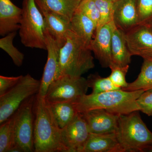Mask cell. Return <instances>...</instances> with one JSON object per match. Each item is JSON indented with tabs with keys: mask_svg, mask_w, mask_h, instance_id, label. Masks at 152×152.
Returning <instances> with one entry per match:
<instances>
[{
	"mask_svg": "<svg viewBox=\"0 0 152 152\" xmlns=\"http://www.w3.org/2000/svg\"><path fill=\"white\" fill-rule=\"evenodd\" d=\"M17 31L13 32L0 39V48L11 57L16 66H21L23 62L24 55L14 46L13 40Z\"/></svg>",
	"mask_w": 152,
	"mask_h": 152,
	"instance_id": "obj_24",
	"label": "cell"
},
{
	"mask_svg": "<svg viewBox=\"0 0 152 152\" xmlns=\"http://www.w3.org/2000/svg\"><path fill=\"white\" fill-rule=\"evenodd\" d=\"M89 87L83 77L61 75L51 84L45 96L50 104L74 102L86 94Z\"/></svg>",
	"mask_w": 152,
	"mask_h": 152,
	"instance_id": "obj_8",
	"label": "cell"
},
{
	"mask_svg": "<svg viewBox=\"0 0 152 152\" xmlns=\"http://www.w3.org/2000/svg\"><path fill=\"white\" fill-rule=\"evenodd\" d=\"M140 111L151 116L152 111V89L144 92L137 100Z\"/></svg>",
	"mask_w": 152,
	"mask_h": 152,
	"instance_id": "obj_30",
	"label": "cell"
},
{
	"mask_svg": "<svg viewBox=\"0 0 152 152\" xmlns=\"http://www.w3.org/2000/svg\"><path fill=\"white\" fill-rule=\"evenodd\" d=\"M90 133H116L120 115L104 109H95L81 113Z\"/></svg>",
	"mask_w": 152,
	"mask_h": 152,
	"instance_id": "obj_13",
	"label": "cell"
},
{
	"mask_svg": "<svg viewBox=\"0 0 152 152\" xmlns=\"http://www.w3.org/2000/svg\"><path fill=\"white\" fill-rule=\"evenodd\" d=\"M23 9L10 0H0V35L4 37L20 27Z\"/></svg>",
	"mask_w": 152,
	"mask_h": 152,
	"instance_id": "obj_16",
	"label": "cell"
},
{
	"mask_svg": "<svg viewBox=\"0 0 152 152\" xmlns=\"http://www.w3.org/2000/svg\"><path fill=\"white\" fill-rule=\"evenodd\" d=\"M110 1H113V2H115V1H118V0H110Z\"/></svg>",
	"mask_w": 152,
	"mask_h": 152,
	"instance_id": "obj_34",
	"label": "cell"
},
{
	"mask_svg": "<svg viewBox=\"0 0 152 152\" xmlns=\"http://www.w3.org/2000/svg\"><path fill=\"white\" fill-rule=\"evenodd\" d=\"M145 91H129L119 89L99 94L91 93L84 95L72 102L79 113L104 109L118 115H124L140 111L137 100Z\"/></svg>",
	"mask_w": 152,
	"mask_h": 152,
	"instance_id": "obj_2",
	"label": "cell"
},
{
	"mask_svg": "<svg viewBox=\"0 0 152 152\" xmlns=\"http://www.w3.org/2000/svg\"><path fill=\"white\" fill-rule=\"evenodd\" d=\"M15 113L0 126V152H10L15 145Z\"/></svg>",
	"mask_w": 152,
	"mask_h": 152,
	"instance_id": "obj_23",
	"label": "cell"
},
{
	"mask_svg": "<svg viewBox=\"0 0 152 152\" xmlns=\"http://www.w3.org/2000/svg\"><path fill=\"white\" fill-rule=\"evenodd\" d=\"M111 73L109 76L112 83L116 86L123 89L127 86L126 76L129 70V65L121 67L111 65L110 67Z\"/></svg>",
	"mask_w": 152,
	"mask_h": 152,
	"instance_id": "obj_28",
	"label": "cell"
},
{
	"mask_svg": "<svg viewBox=\"0 0 152 152\" xmlns=\"http://www.w3.org/2000/svg\"><path fill=\"white\" fill-rule=\"evenodd\" d=\"M137 10L138 24H151L152 23V0H137Z\"/></svg>",
	"mask_w": 152,
	"mask_h": 152,
	"instance_id": "obj_27",
	"label": "cell"
},
{
	"mask_svg": "<svg viewBox=\"0 0 152 152\" xmlns=\"http://www.w3.org/2000/svg\"><path fill=\"white\" fill-rule=\"evenodd\" d=\"M145 152H152V144L150 145L146 149L145 151Z\"/></svg>",
	"mask_w": 152,
	"mask_h": 152,
	"instance_id": "obj_32",
	"label": "cell"
},
{
	"mask_svg": "<svg viewBox=\"0 0 152 152\" xmlns=\"http://www.w3.org/2000/svg\"><path fill=\"white\" fill-rule=\"evenodd\" d=\"M116 27L113 21L96 29L90 48L103 68H110L112 64L111 45L113 33Z\"/></svg>",
	"mask_w": 152,
	"mask_h": 152,
	"instance_id": "obj_12",
	"label": "cell"
},
{
	"mask_svg": "<svg viewBox=\"0 0 152 152\" xmlns=\"http://www.w3.org/2000/svg\"><path fill=\"white\" fill-rule=\"evenodd\" d=\"M116 134L124 152H145L152 144V132L139 111L120 115Z\"/></svg>",
	"mask_w": 152,
	"mask_h": 152,
	"instance_id": "obj_4",
	"label": "cell"
},
{
	"mask_svg": "<svg viewBox=\"0 0 152 152\" xmlns=\"http://www.w3.org/2000/svg\"><path fill=\"white\" fill-rule=\"evenodd\" d=\"M87 80L89 88H91L92 89V94H99L113 90L122 89L116 86L109 77H103L98 73L91 74Z\"/></svg>",
	"mask_w": 152,
	"mask_h": 152,
	"instance_id": "obj_25",
	"label": "cell"
},
{
	"mask_svg": "<svg viewBox=\"0 0 152 152\" xmlns=\"http://www.w3.org/2000/svg\"><path fill=\"white\" fill-rule=\"evenodd\" d=\"M83 152H124L116 133H90Z\"/></svg>",
	"mask_w": 152,
	"mask_h": 152,
	"instance_id": "obj_17",
	"label": "cell"
},
{
	"mask_svg": "<svg viewBox=\"0 0 152 152\" xmlns=\"http://www.w3.org/2000/svg\"><path fill=\"white\" fill-rule=\"evenodd\" d=\"M23 75L17 77L0 76V96L5 94L18 83Z\"/></svg>",
	"mask_w": 152,
	"mask_h": 152,
	"instance_id": "obj_31",
	"label": "cell"
},
{
	"mask_svg": "<svg viewBox=\"0 0 152 152\" xmlns=\"http://www.w3.org/2000/svg\"><path fill=\"white\" fill-rule=\"evenodd\" d=\"M34 146L35 152H67L61 138V129L50 104L37 94L34 106Z\"/></svg>",
	"mask_w": 152,
	"mask_h": 152,
	"instance_id": "obj_1",
	"label": "cell"
},
{
	"mask_svg": "<svg viewBox=\"0 0 152 152\" xmlns=\"http://www.w3.org/2000/svg\"><path fill=\"white\" fill-rule=\"evenodd\" d=\"M40 84L41 80L27 74L13 88L0 96V124L12 116L25 101L37 94Z\"/></svg>",
	"mask_w": 152,
	"mask_h": 152,
	"instance_id": "obj_6",
	"label": "cell"
},
{
	"mask_svg": "<svg viewBox=\"0 0 152 152\" xmlns=\"http://www.w3.org/2000/svg\"><path fill=\"white\" fill-rule=\"evenodd\" d=\"M137 0H118L114 2L113 21L124 32L138 24Z\"/></svg>",
	"mask_w": 152,
	"mask_h": 152,
	"instance_id": "obj_14",
	"label": "cell"
},
{
	"mask_svg": "<svg viewBox=\"0 0 152 152\" xmlns=\"http://www.w3.org/2000/svg\"><path fill=\"white\" fill-rule=\"evenodd\" d=\"M125 33V38L132 56L152 59V31L149 26L138 24Z\"/></svg>",
	"mask_w": 152,
	"mask_h": 152,
	"instance_id": "obj_11",
	"label": "cell"
},
{
	"mask_svg": "<svg viewBox=\"0 0 152 152\" xmlns=\"http://www.w3.org/2000/svg\"><path fill=\"white\" fill-rule=\"evenodd\" d=\"M71 31L90 47L96 26L94 22L77 9L71 21Z\"/></svg>",
	"mask_w": 152,
	"mask_h": 152,
	"instance_id": "obj_19",
	"label": "cell"
},
{
	"mask_svg": "<svg viewBox=\"0 0 152 152\" xmlns=\"http://www.w3.org/2000/svg\"><path fill=\"white\" fill-rule=\"evenodd\" d=\"M148 26H149L150 27V28H151V29L152 31V23L151 24Z\"/></svg>",
	"mask_w": 152,
	"mask_h": 152,
	"instance_id": "obj_33",
	"label": "cell"
},
{
	"mask_svg": "<svg viewBox=\"0 0 152 152\" xmlns=\"http://www.w3.org/2000/svg\"><path fill=\"white\" fill-rule=\"evenodd\" d=\"M36 4L62 17L71 23L82 0H35Z\"/></svg>",
	"mask_w": 152,
	"mask_h": 152,
	"instance_id": "obj_20",
	"label": "cell"
},
{
	"mask_svg": "<svg viewBox=\"0 0 152 152\" xmlns=\"http://www.w3.org/2000/svg\"><path fill=\"white\" fill-rule=\"evenodd\" d=\"M90 134L84 118L79 113L61 131L63 143L67 152H83Z\"/></svg>",
	"mask_w": 152,
	"mask_h": 152,
	"instance_id": "obj_9",
	"label": "cell"
},
{
	"mask_svg": "<svg viewBox=\"0 0 152 152\" xmlns=\"http://www.w3.org/2000/svg\"><path fill=\"white\" fill-rule=\"evenodd\" d=\"M94 1L100 14L99 21L96 29L113 21L115 2L110 0H94Z\"/></svg>",
	"mask_w": 152,
	"mask_h": 152,
	"instance_id": "obj_26",
	"label": "cell"
},
{
	"mask_svg": "<svg viewBox=\"0 0 152 152\" xmlns=\"http://www.w3.org/2000/svg\"><path fill=\"white\" fill-rule=\"evenodd\" d=\"M92 52L89 47L70 31L65 44L60 49V76L80 77L94 68Z\"/></svg>",
	"mask_w": 152,
	"mask_h": 152,
	"instance_id": "obj_3",
	"label": "cell"
},
{
	"mask_svg": "<svg viewBox=\"0 0 152 152\" xmlns=\"http://www.w3.org/2000/svg\"><path fill=\"white\" fill-rule=\"evenodd\" d=\"M45 34L48 51V59L44 68L40 87L37 94L38 96L43 98L45 97L51 84L60 76L59 56L61 48L46 29Z\"/></svg>",
	"mask_w": 152,
	"mask_h": 152,
	"instance_id": "obj_10",
	"label": "cell"
},
{
	"mask_svg": "<svg viewBox=\"0 0 152 152\" xmlns=\"http://www.w3.org/2000/svg\"><path fill=\"white\" fill-rule=\"evenodd\" d=\"M36 96L25 101L15 113V145L10 152H34V126Z\"/></svg>",
	"mask_w": 152,
	"mask_h": 152,
	"instance_id": "obj_7",
	"label": "cell"
},
{
	"mask_svg": "<svg viewBox=\"0 0 152 152\" xmlns=\"http://www.w3.org/2000/svg\"><path fill=\"white\" fill-rule=\"evenodd\" d=\"M151 116H152V111L151 112Z\"/></svg>",
	"mask_w": 152,
	"mask_h": 152,
	"instance_id": "obj_35",
	"label": "cell"
},
{
	"mask_svg": "<svg viewBox=\"0 0 152 152\" xmlns=\"http://www.w3.org/2000/svg\"><path fill=\"white\" fill-rule=\"evenodd\" d=\"M22 9L19 29L22 43L28 48L47 50L45 20L35 1L24 0Z\"/></svg>",
	"mask_w": 152,
	"mask_h": 152,
	"instance_id": "obj_5",
	"label": "cell"
},
{
	"mask_svg": "<svg viewBox=\"0 0 152 152\" xmlns=\"http://www.w3.org/2000/svg\"><path fill=\"white\" fill-rule=\"evenodd\" d=\"M37 7L43 16L45 29L61 48L65 44L68 33L71 30V23L42 6Z\"/></svg>",
	"mask_w": 152,
	"mask_h": 152,
	"instance_id": "obj_15",
	"label": "cell"
},
{
	"mask_svg": "<svg viewBox=\"0 0 152 152\" xmlns=\"http://www.w3.org/2000/svg\"><path fill=\"white\" fill-rule=\"evenodd\" d=\"M97 26L100 19V14L94 0H82L77 8Z\"/></svg>",
	"mask_w": 152,
	"mask_h": 152,
	"instance_id": "obj_29",
	"label": "cell"
},
{
	"mask_svg": "<svg viewBox=\"0 0 152 152\" xmlns=\"http://www.w3.org/2000/svg\"><path fill=\"white\" fill-rule=\"evenodd\" d=\"M140 72L135 80L128 83L127 86L122 89L129 91L152 89V59H144Z\"/></svg>",
	"mask_w": 152,
	"mask_h": 152,
	"instance_id": "obj_21",
	"label": "cell"
},
{
	"mask_svg": "<svg viewBox=\"0 0 152 152\" xmlns=\"http://www.w3.org/2000/svg\"><path fill=\"white\" fill-rule=\"evenodd\" d=\"M50 104L56 121L61 129L69 124L78 113L72 102L56 103Z\"/></svg>",
	"mask_w": 152,
	"mask_h": 152,
	"instance_id": "obj_22",
	"label": "cell"
},
{
	"mask_svg": "<svg viewBox=\"0 0 152 152\" xmlns=\"http://www.w3.org/2000/svg\"><path fill=\"white\" fill-rule=\"evenodd\" d=\"M132 56L126 42L125 33L116 28L112 36L111 65L121 67L129 65Z\"/></svg>",
	"mask_w": 152,
	"mask_h": 152,
	"instance_id": "obj_18",
	"label": "cell"
}]
</instances>
